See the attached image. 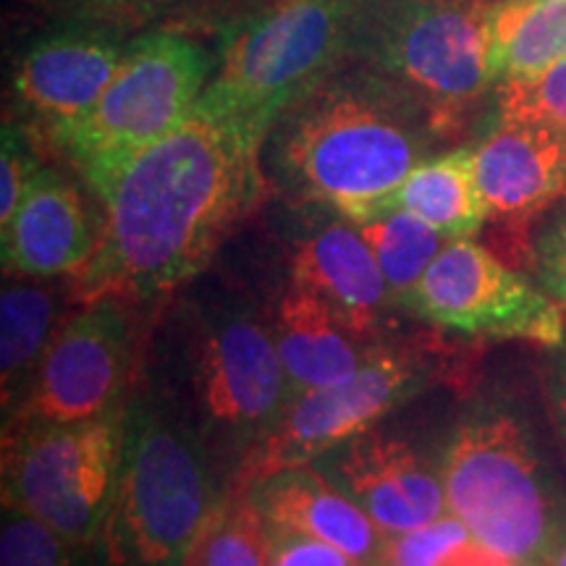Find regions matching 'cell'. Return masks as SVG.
<instances>
[{"label": "cell", "instance_id": "cell-1", "mask_svg": "<svg viewBox=\"0 0 566 566\" xmlns=\"http://www.w3.org/2000/svg\"><path fill=\"white\" fill-rule=\"evenodd\" d=\"M265 142L197 105L179 129L126 160L95 189L103 223L76 302L153 300L210 265L263 195Z\"/></svg>", "mask_w": 566, "mask_h": 566}, {"label": "cell", "instance_id": "cell-2", "mask_svg": "<svg viewBox=\"0 0 566 566\" xmlns=\"http://www.w3.org/2000/svg\"><path fill=\"white\" fill-rule=\"evenodd\" d=\"M268 137L275 171L296 197L365 223L430 158L438 132L412 92L352 61L296 97Z\"/></svg>", "mask_w": 566, "mask_h": 566}, {"label": "cell", "instance_id": "cell-3", "mask_svg": "<svg viewBox=\"0 0 566 566\" xmlns=\"http://www.w3.org/2000/svg\"><path fill=\"white\" fill-rule=\"evenodd\" d=\"M493 9L495 0H365L352 61L412 92L438 137L457 134L499 87Z\"/></svg>", "mask_w": 566, "mask_h": 566}, {"label": "cell", "instance_id": "cell-4", "mask_svg": "<svg viewBox=\"0 0 566 566\" xmlns=\"http://www.w3.org/2000/svg\"><path fill=\"white\" fill-rule=\"evenodd\" d=\"M202 446L153 407L126 415L122 475L101 533L111 566H181L216 516Z\"/></svg>", "mask_w": 566, "mask_h": 566}, {"label": "cell", "instance_id": "cell-5", "mask_svg": "<svg viewBox=\"0 0 566 566\" xmlns=\"http://www.w3.org/2000/svg\"><path fill=\"white\" fill-rule=\"evenodd\" d=\"M446 506L478 543L520 566H541L564 533L533 441L504 412L459 424L438 462Z\"/></svg>", "mask_w": 566, "mask_h": 566}, {"label": "cell", "instance_id": "cell-6", "mask_svg": "<svg viewBox=\"0 0 566 566\" xmlns=\"http://www.w3.org/2000/svg\"><path fill=\"white\" fill-rule=\"evenodd\" d=\"M365 0H292L275 6L226 48L200 108L268 139L283 111L323 76L352 61Z\"/></svg>", "mask_w": 566, "mask_h": 566}, {"label": "cell", "instance_id": "cell-7", "mask_svg": "<svg viewBox=\"0 0 566 566\" xmlns=\"http://www.w3.org/2000/svg\"><path fill=\"white\" fill-rule=\"evenodd\" d=\"M3 504L38 516L74 546H90L108 520L122 475L126 412L84 422H9Z\"/></svg>", "mask_w": 566, "mask_h": 566}, {"label": "cell", "instance_id": "cell-8", "mask_svg": "<svg viewBox=\"0 0 566 566\" xmlns=\"http://www.w3.org/2000/svg\"><path fill=\"white\" fill-rule=\"evenodd\" d=\"M208 84L210 59L197 42L153 34L126 51L95 108L55 139L95 192L126 160L179 129Z\"/></svg>", "mask_w": 566, "mask_h": 566}, {"label": "cell", "instance_id": "cell-9", "mask_svg": "<svg viewBox=\"0 0 566 566\" xmlns=\"http://www.w3.org/2000/svg\"><path fill=\"white\" fill-rule=\"evenodd\" d=\"M430 386L420 354L378 344L365 365L342 384L294 396L263 443L237 467L231 493H244L273 472L313 464L317 459L373 430L386 415Z\"/></svg>", "mask_w": 566, "mask_h": 566}, {"label": "cell", "instance_id": "cell-10", "mask_svg": "<svg viewBox=\"0 0 566 566\" xmlns=\"http://www.w3.org/2000/svg\"><path fill=\"white\" fill-rule=\"evenodd\" d=\"M401 307L459 334L564 342L562 304L472 239H451Z\"/></svg>", "mask_w": 566, "mask_h": 566}, {"label": "cell", "instance_id": "cell-11", "mask_svg": "<svg viewBox=\"0 0 566 566\" xmlns=\"http://www.w3.org/2000/svg\"><path fill=\"white\" fill-rule=\"evenodd\" d=\"M129 367L126 302L84 304L55 331L11 422H84L118 412Z\"/></svg>", "mask_w": 566, "mask_h": 566}, {"label": "cell", "instance_id": "cell-12", "mask_svg": "<svg viewBox=\"0 0 566 566\" xmlns=\"http://www.w3.org/2000/svg\"><path fill=\"white\" fill-rule=\"evenodd\" d=\"M197 399L226 441L247 454L263 443L292 405L271 325L244 310L212 321L197 357Z\"/></svg>", "mask_w": 566, "mask_h": 566}, {"label": "cell", "instance_id": "cell-13", "mask_svg": "<svg viewBox=\"0 0 566 566\" xmlns=\"http://www.w3.org/2000/svg\"><path fill=\"white\" fill-rule=\"evenodd\" d=\"M315 464L365 509L384 535L407 533L449 512L438 470L401 438L367 430Z\"/></svg>", "mask_w": 566, "mask_h": 566}, {"label": "cell", "instance_id": "cell-14", "mask_svg": "<svg viewBox=\"0 0 566 566\" xmlns=\"http://www.w3.org/2000/svg\"><path fill=\"white\" fill-rule=\"evenodd\" d=\"M488 218L525 223L566 195V132L541 122L501 118L472 147Z\"/></svg>", "mask_w": 566, "mask_h": 566}, {"label": "cell", "instance_id": "cell-15", "mask_svg": "<svg viewBox=\"0 0 566 566\" xmlns=\"http://www.w3.org/2000/svg\"><path fill=\"white\" fill-rule=\"evenodd\" d=\"M0 247L6 275L59 279L90 263L97 231L74 184L38 168L9 229L0 231Z\"/></svg>", "mask_w": 566, "mask_h": 566}, {"label": "cell", "instance_id": "cell-16", "mask_svg": "<svg viewBox=\"0 0 566 566\" xmlns=\"http://www.w3.org/2000/svg\"><path fill=\"white\" fill-rule=\"evenodd\" d=\"M292 281L334 310L354 336L375 342L388 310L399 307L357 223L323 226L294 247Z\"/></svg>", "mask_w": 566, "mask_h": 566}, {"label": "cell", "instance_id": "cell-17", "mask_svg": "<svg viewBox=\"0 0 566 566\" xmlns=\"http://www.w3.org/2000/svg\"><path fill=\"white\" fill-rule=\"evenodd\" d=\"M247 493L271 525L313 535L359 566H378L386 535L321 464L286 467Z\"/></svg>", "mask_w": 566, "mask_h": 566}, {"label": "cell", "instance_id": "cell-18", "mask_svg": "<svg viewBox=\"0 0 566 566\" xmlns=\"http://www.w3.org/2000/svg\"><path fill=\"white\" fill-rule=\"evenodd\" d=\"M124 55L118 42L101 34H63L40 42L19 61L13 87L59 137L95 108Z\"/></svg>", "mask_w": 566, "mask_h": 566}, {"label": "cell", "instance_id": "cell-19", "mask_svg": "<svg viewBox=\"0 0 566 566\" xmlns=\"http://www.w3.org/2000/svg\"><path fill=\"white\" fill-rule=\"evenodd\" d=\"M271 331L292 399L352 378L378 346L354 336L321 296L294 281L281 294Z\"/></svg>", "mask_w": 566, "mask_h": 566}, {"label": "cell", "instance_id": "cell-20", "mask_svg": "<svg viewBox=\"0 0 566 566\" xmlns=\"http://www.w3.org/2000/svg\"><path fill=\"white\" fill-rule=\"evenodd\" d=\"M388 210L412 212L449 239L475 237L488 221V205L480 192L472 147H459L415 166L380 212Z\"/></svg>", "mask_w": 566, "mask_h": 566}, {"label": "cell", "instance_id": "cell-21", "mask_svg": "<svg viewBox=\"0 0 566 566\" xmlns=\"http://www.w3.org/2000/svg\"><path fill=\"white\" fill-rule=\"evenodd\" d=\"M9 279V275H6ZM59 296L53 289L13 275L0 294V384L3 407L19 409L55 336Z\"/></svg>", "mask_w": 566, "mask_h": 566}, {"label": "cell", "instance_id": "cell-22", "mask_svg": "<svg viewBox=\"0 0 566 566\" xmlns=\"http://www.w3.org/2000/svg\"><path fill=\"white\" fill-rule=\"evenodd\" d=\"M499 84L530 80L566 59V0H495Z\"/></svg>", "mask_w": 566, "mask_h": 566}, {"label": "cell", "instance_id": "cell-23", "mask_svg": "<svg viewBox=\"0 0 566 566\" xmlns=\"http://www.w3.org/2000/svg\"><path fill=\"white\" fill-rule=\"evenodd\" d=\"M357 229L365 237V242L370 244L399 307L401 300L420 283L424 271L438 258V252L451 242L433 226L405 210L380 212L370 221L357 223Z\"/></svg>", "mask_w": 566, "mask_h": 566}, {"label": "cell", "instance_id": "cell-24", "mask_svg": "<svg viewBox=\"0 0 566 566\" xmlns=\"http://www.w3.org/2000/svg\"><path fill=\"white\" fill-rule=\"evenodd\" d=\"M202 566H271L265 516L250 493H231L202 535Z\"/></svg>", "mask_w": 566, "mask_h": 566}, {"label": "cell", "instance_id": "cell-25", "mask_svg": "<svg viewBox=\"0 0 566 566\" xmlns=\"http://www.w3.org/2000/svg\"><path fill=\"white\" fill-rule=\"evenodd\" d=\"M74 543L38 516L3 504L0 522V566H76Z\"/></svg>", "mask_w": 566, "mask_h": 566}, {"label": "cell", "instance_id": "cell-26", "mask_svg": "<svg viewBox=\"0 0 566 566\" xmlns=\"http://www.w3.org/2000/svg\"><path fill=\"white\" fill-rule=\"evenodd\" d=\"M501 118L541 122L566 132V59L530 80H506L495 87Z\"/></svg>", "mask_w": 566, "mask_h": 566}, {"label": "cell", "instance_id": "cell-27", "mask_svg": "<svg viewBox=\"0 0 566 566\" xmlns=\"http://www.w3.org/2000/svg\"><path fill=\"white\" fill-rule=\"evenodd\" d=\"M472 541V533L457 514L446 512L428 525L386 535L378 566H438Z\"/></svg>", "mask_w": 566, "mask_h": 566}, {"label": "cell", "instance_id": "cell-28", "mask_svg": "<svg viewBox=\"0 0 566 566\" xmlns=\"http://www.w3.org/2000/svg\"><path fill=\"white\" fill-rule=\"evenodd\" d=\"M38 174V163L17 126H3L0 139V231L9 229L27 189Z\"/></svg>", "mask_w": 566, "mask_h": 566}, {"label": "cell", "instance_id": "cell-29", "mask_svg": "<svg viewBox=\"0 0 566 566\" xmlns=\"http://www.w3.org/2000/svg\"><path fill=\"white\" fill-rule=\"evenodd\" d=\"M265 527L271 566H359L354 558L313 535L271 525V522H265Z\"/></svg>", "mask_w": 566, "mask_h": 566}, {"label": "cell", "instance_id": "cell-30", "mask_svg": "<svg viewBox=\"0 0 566 566\" xmlns=\"http://www.w3.org/2000/svg\"><path fill=\"white\" fill-rule=\"evenodd\" d=\"M535 254L541 286L566 310V208L562 216L543 231Z\"/></svg>", "mask_w": 566, "mask_h": 566}, {"label": "cell", "instance_id": "cell-31", "mask_svg": "<svg viewBox=\"0 0 566 566\" xmlns=\"http://www.w3.org/2000/svg\"><path fill=\"white\" fill-rule=\"evenodd\" d=\"M438 566H520V564L512 562V558L495 554V551H491L472 537L470 543H464L462 548L454 551V554Z\"/></svg>", "mask_w": 566, "mask_h": 566}, {"label": "cell", "instance_id": "cell-32", "mask_svg": "<svg viewBox=\"0 0 566 566\" xmlns=\"http://www.w3.org/2000/svg\"><path fill=\"white\" fill-rule=\"evenodd\" d=\"M551 407H554L556 430L558 436H562L564 449H566V354L556 367L554 380H551Z\"/></svg>", "mask_w": 566, "mask_h": 566}, {"label": "cell", "instance_id": "cell-33", "mask_svg": "<svg viewBox=\"0 0 566 566\" xmlns=\"http://www.w3.org/2000/svg\"><path fill=\"white\" fill-rule=\"evenodd\" d=\"M541 566H566V530L558 535V541L551 546V551L543 558Z\"/></svg>", "mask_w": 566, "mask_h": 566}]
</instances>
